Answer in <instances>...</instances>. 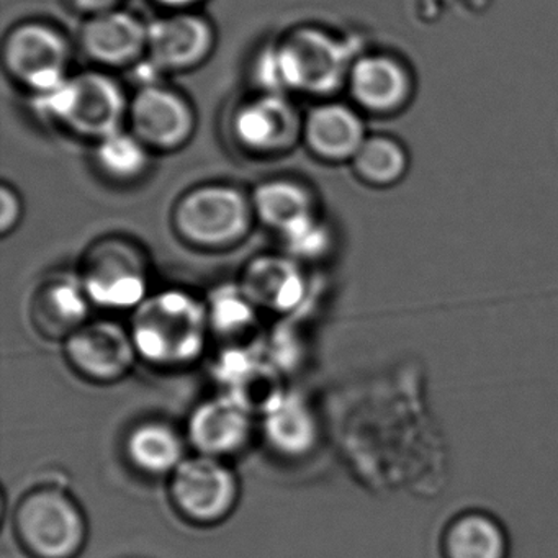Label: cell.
<instances>
[{
	"mask_svg": "<svg viewBox=\"0 0 558 558\" xmlns=\"http://www.w3.org/2000/svg\"><path fill=\"white\" fill-rule=\"evenodd\" d=\"M303 117L290 96L257 93L234 107L230 132L238 148L269 158L302 143Z\"/></svg>",
	"mask_w": 558,
	"mask_h": 558,
	"instance_id": "9",
	"label": "cell"
},
{
	"mask_svg": "<svg viewBox=\"0 0 558 558\" xmlns=\"http://www.w3.org/2000/svg\"><path fill=\"white\" fill-rule=\"evenodd\" d=\"M240 287L259 310L290 315L308 295L302 264L289 254H260L244 267Z\"/></svg>",
	"mask_w": 558,
	"mask_h": 558,
	"instance_id": "16",
	"label": "cell"
},
{
	"mask_svg": "<svg viewBox=\"0 0 558 558\" xmlns=\"http://www.w3.org/2000/svg\"><path fill=\"white\" fill-rule=\"evenodd\" d=\"M14 532L32 558H77L89 538L86 512L63 486H35L15 506Z\"/></svg>",
	"mask_w": 558,
	"mask_h": 558,
	"instance_id": "5",
	"label": "cell"
},
{
	"mask_svg": "<svg viewBox=\"0 0 558 558\" xmlns=\"http://www.w3.org/2000/svg\"><path fill=\"white\" fill-rule=\"evenodd\" d=\"M151 149L125 129L94 143L93 161L97 171L113 184L142 181L151 166Z\"/></svg>",
	"mask_w": 558,
	"mask_h": 558,
	"instance_id": "24",
	"label": "cell"
},
{
	"mask_svg": "<svg viewBox=\"0 0 558 558\" xmlns=\"http://www.w3.org/2000/svg\"><path fill=\"white\" fill-rule=\"evenodd\" d=\"M354 169L371 184H391L407 168L403 149L388 138H367L354 156Z\"/></svg>",
	"mask_w": 558,
	"mask_h": 558,
	"instance_id": "26",
	"label": "cell"
},
{
	"mask_svg": "<svg viewBox=\"0 0 558 558\" xmlns=\"http://www.w3.org/2000/svg\"><path fill=\"white\" fill-rule=\"evenodd\" d=\"M32 99L41 119L93 143L125 129L129 120V94L112 74L97 68Z\"/></svg>",
	"mask_w": 558,
	"mask_h": 558,
	"instance_id": "3",
	"label": "cell"
},
{
	"mask_svg": "<svg viewBox=\"0 0 558 558\" xmlns=\"http://www.w3.org/2000/svg\"><path fill=\"white\" fill-rule=\"evenodd\" d=\"M90 306L80 276L53 274L35 290L28 312L38 335L50 341H66L89 323Z\"/></svg>",
	"mask_w": 558,
	"mask_h": 558,
	"instance_id": "17",
	"label": "cell"
},
{
	"mask_svg": "<svg viewBox=\"0 0 558 558\" xmlns=\"http://www.w3.org/2000/svg\"><path fill=\"white\" fill-rule=\"evenodd\" d=\"M76 11L83 12L87 17L110 11L117 8L119 0H68Z\"/></svg>",
	"mask_w": 558,
	"mask_h": 558,
	"instance_id": "29",
	"label": "cell"
},
{
	"mask_svg": "<svg viewBox=\"0 0 558 558\" xmlns=\"http://www.w3.org/2000/svg\"><path fill=\"white\" fill-rule=\"evenodd\" d=\"M77 276L94 306L135 310L149 295L151 264L142 244L109 234L87 247Z\"/></svg>",
	"mask_w": 558,
	"mask_h": 558,
	"instance_id": "6",
	"label": "cell"
},
{
	"mask_svg": "<svg viewBox=\"0 0 558 558\" xmlns=\"http://www.w3.org/2000/svg\"><path fill=\"white\" fill-rule=\"evenodd\" d=\"M80 48L97 70L136 66L148 53V22L119 8L90 15L81 27Z\"/></svg>",
	"mask_w": 558,
	"mask_h": 558,
	"instance_id": "14",
	"label": "cell"
},
{
	"mask_svg": "<svg viewBox=\"0 0 558 558\" xmlns=\"http://www.w3.org/2000/svg\"><path fill=\"white\" fill-rule=\"evenodd\" d=\"M187 437L166 420L136 423L125 437V456L136 472L171 476L185 460Z\"/></svg>",
	"mask_w": 558,
	"mask_h": 558,
	"instance_id": "19",
	"label": "cell"
},
{
	"mask_svg": "<svg viewBox=\"0 0 558 558\" xmlns=\"http://www.w3.org/2000/svg\"><path fill=\"white\" fill-rule=\"evenodd\" d=\"M138 357L161 371L194 365L210 339L207 305L187 290L165 289L133 310L130 325Z\"/></svg>",
	"mask_w": 558,
	"mask_h": 558,
	"instance_id": "2",
	"label": "cell"
},
{
	"mask_svg": "<svg viewBox=\"0 0 558 558\" xmlns=\"http://www.w3.org/2000/svg\"><path fill=\"white\" fill-rule=\"evenodd\" d=\"M234 470L215 457H185L169 476V499L178 514L197 527L223 524L240 502Z\"/></svg>",
	"mask_w": 558,
	"mask_h": 558,
	"instance_id": "7",
	"label": "cell"
},
{
	"mask_svg": "<svg viewBox=\"0 0 558 558\" xmlns=\"http://www.w3.org/2000/svg\"><path fill=\"white\" fill-rule=\"evenodd\" d=\"M223 393L230 395L253 416H266L289 393L283 372L269 355L247 344H228L214 368Z\"/></svg>",
	"mask_w": 558,
	"mask_h": 558,
	"instance_id": "12",
	"label": "cell"
},
{
	"mask_svg": "<svg viewBox=\"0 0 558 558\" xmlns=\"http://www.w3.org/2000/svg\"><path fill=\"white\" fill-rule=\"evenodd\" d=\"M250 195L256 221L279 236L318 215L312 189L296 179H267L257 184Z\"/></svg>",
	"mask_w": 558,
	"mask_h": 558,
	"instance_id": "20",
	"label": "cell"
},
{
	"mask_svg": "<svg viewBox=\"0 0 558 558\" xmlns=\"http://www.w3.org/2000/svg\"><path fill=\"white\" fill-rule=\"evenodd\" d=\"M73 47L66 35L47 22L14 25L2 44V64L12 81L32 96L50 93L70 77Z\"/></svg>",
	"mask_w": 558,
	"mask_h": 558,
	"instance_id": "8",
	"label": "cell"
},
{
	"mask_svg": "<svg viewBox=\"0 0 558 558\" xmlns=\"http://www.w3.org/2000/svg\"><path fill=\"white\" fill-rule=\"evenodd\" d=\"M172 228L182 243L205 253L243 244L256 223L251 195L223 182L195 185L172 208Z\"/></svg>",
	"mask_w": 558,
	"mask_h": 558,
	"instance_id": "4",
	"label": "cell"
},
{
	"mask_svg": "<svg viewBox=\"0 0 558 558\" xmlns=\"http://www.w3.org/2000/svg\"><path fill=\"white\" fill-rule=\"evenodd\" d=\"M208 322L214 335L227 341H243L257 326L259 308L247 299L240 283H225L208 295Z\"/></svg>",
	"mask_w": 558,
	"mask_h": 558,
	"instance_id": "25",
	"label": "cell"
},
{
	"mask_svg": "<svg viewBox=\"0 0 558 558\" xmlns=\"http://www.w3.org/2000/svg\"><path fill=\"white\" fill-rule=\"evenodd\" d=\"M348 84L355 102L374 112H387L400 106L410 89L403 68L385 57L354 61Z\"/></svg>",
	"mask_w": 558,
	"mask_h": 558,
	"instance_id": "22",
	"label": "cell"
},
{
	"mask_svg": "<svg viewBox=\"0 0 558 558\" xmlns=\"http://www.w3.org/2000/svg\"><path fill=\"white\" fill-rule=\"evenodd\" d=\"M263 427L269 446L289 459L310 456L319 440L315 408L295 391H289L274 410L263 416Z\"/></svg>",
	"mask_w": 558,
	"mask_h": 558,
	"instance_id": "21",
	"label": "cell"
},
{
	"mask_svg": "<svg viewBox=\"0 0 558 558\" xmlns=\"http://www.w3.org/2000/svg\"><path fill=\"white\" fill-rule=\"evenodd\" d=\"M365 140L364 122L344 104L322 102L303 117L302 143L322 161L354 159Z\"/></svg>",
	"mask_w": 558,
	"mask_h": 558,
	"instance_id": "18",
	"label": "cell"
},
{
	"mask_svg": "<svg viewBox=\"0 0 558 558\" xmlns=\"http://www.w3.org/2000/svg\"><path fill=\"white\" fill-rule=\"evenodd\" d=\"M217 31L205 15L166 12L148 22L146 61L162 73H185L204 64L214 53Z\"/></svg>",
	"mask_w": 558,
	"mask_h": 558,
	"instance_id": "13",
	"label": "cell"
},
{
	"mask_svg": "<svg viewBox=\"0 0 558 558\" xmlns=\"http://www.w3.org/2000/svg\"><path fill=\"white\" fill-rule=\"evenodd\" d=\"M253 417L234 398L221 393L192 410L185 437L201 456L225 460L246 449L253 437Z\"/></svg>",
	"mask_w": 558,
	"mask_h": 558,
	"instance_id": "15",
	"label": "cell"
},
{
	"mask_svg": "<svg viewBox=\"0 0 558 558\" xmlns=\"http://www.w3.org/2000/svg\"><path fill=\"white\" fill-rule=\"evenodd\" d=\"M130 132L153 153L184 148L197 129V113L187 97L161 83L145 84L130 97Z\"/></svg>",
	"mask_w": 558,
	"mask_h": 558,
	"instance_id": "10",
	"label": "cell"
},
{
	"mask_svg": "<svg viewBox=\"0 0 558 558\" xmlns=\"http://www.w3.org/2000/svg\"><path fill=\"white\" fill-rule=\"evenodd\" d=\"M289 256L296 260H313L325 256L332 244V234L328 225L319 215L302 221L280 236Z\"/></svg>",
	"mask_w": 558,
	"mask_h": 558,
	"instance_id": "27",
	"label": "cell"
},
{
	"mask_svg": "<svg viewBox=\"0 0 558 558\" xmlns=\"http://www.w3.org/2000/svg\"><path fill=\"white\" fill-rule=\"evenodd\" d=\"M446 558H506L508 537L498 521L485 512L457 515L444 534Z\"/></svg>",
	"mask_w": 558,
	"mask_h": 558,
	"instance_id": "23",
	"label": "cell"
},
{
	"mask_svg": "<svg viewBox=\"0 0 558 558\" xmlns=\"http://www.w3.org/2000/svg\"><path fill=\"white\" fill-rule=\"evenodd\" d=\"M0 205H2L0 233L5 238L12 231L17 230L21 225L22 218H24V202H22L21 194L8 182H4L0 187Z\"/></svg>",
	"mask_w": 558,
	"mask_h": 558,
	"instance_id": "28",
	"label": "cell"
},
{
	"mask_svg": "<svg viewBox=\"0 0 558 558\" xmlns=\"http://www.w3.org/2000/svg\"><path fill=\"white\" fill-rule=\"evenodd\" d=\"M351 48L335 35L302 25L266 45L253 64L257 93L331 96L351 73Z\"/></svg>",
	"mask_w": 558,
	"mask_h": 558,
	"instance_id": "1",
	"label": "cell"
},
{
	"mask_svg": "<svg viewBox=\"0 0 558 558\" xmlns=\"http://www.w3.org/2000/svg\"><path fill=\"white\" fill-rule=\"evenodd\" d=\"M162 11L166 12H192L204 2V0H153Z\"/></svg>",
	"mask_w": 558,
	"mask_h": 558,
	"instance_id": "30",
	"label": "cell"
},
{
	"mask_svg": "<svg viewBox=\"0 0 558 558\" xmlns=\"http://www.w3.org/2000/svg\"><path fill=\"white\" fill-rule=\"evenodd\" d=\"M64 359L84 380L113 385L129 377L140 357L130 329L112 319H96L64 341Z\"/></svg>",
	"mask_w": 558,
	"mask_h": 558,
	"instance_id": "11",
	"label": "cell"
}]
</instances>
